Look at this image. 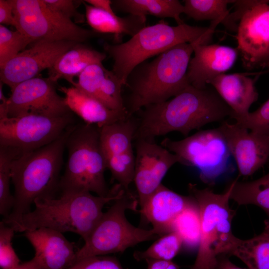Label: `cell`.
<instances>
[{"label":"cell","instance_id":"obj_1","mask_svg":"<svg viewBox=\"0 0 269 269\" xmlns=\"http://www.w3.org/2000/svg\"><path fill=\"white\" fill-rule=\"evenodd\" d=\"M144 108L134 139L154 141L172 132L185 136L212 123L223 122L233 112L213 88L188 85L171 99Z\"/></svg>","mask_w":269,"mask_h":269},{"label":"cell","instance_id":"obj_2","mask_svg":"<svg viewBox=\"0 0 269 269\" xmlns=\"http://www.w3.org/2000/svg\"><path fill=\"white\" fill-rule=\"evenodd\" d=\"M125 191L118 184L106 196L86 191L61 193L58 198L36 199L33 211L6 225L18 232L40 228L73 232L85 241L102 216L105 205L118 199Z\"/></svg>","mask_w":269,"mask_h":269},{"label":"cell","instance_id":"obj_3","mask_svg":"<svg viewBox=\"0 0 269 269\" xmlns=\"http://www.w3.org/2000/svg\"><path fill=\"white\" fill-rule=\"evenodd\" d=\"M74 126L50 143L20 154L12 161L14 205L9 215L2 219L4 223L15 221L30 211L36 199L54 197L59 189L66 142Z\"/></svg>","mask_w":269,"mask_h":269},{"label":"cell","instance_id":"obj_4","mask_svg":"<svg viewBox=\"0 0 269 269\" xmlns=\"http://www.w3.org/2000/svg\"><path fill=\"white\" fill-rule=\"evenodd\" d=\"M196 43L176 45L132 71L126 84L130 91L125 103L129 116L171 99L190 84L187 72Z\"/></svg>","mask_w":269,"mask_h":269},{"label":"cell","instance_id":"obj_5","mask_svg":"<svg viewBox=\"0 0 269 269\" xmlns=\"http://www.w3.org/2000/svg\"><path fill=\"white\" fill-rule=\"evenodd\" d=\"M219 20L209 27L191 26L185 23L171 26L161 20L146 26L128 41L119 44L105 43L104 49L113 59L112 71L126 86L128 76L147 59L183 43L208 44Z\"/></svg>","mask_w":269,"mask_h":269},{"label":"cell","instance_id":"obj_6","mask_svg":"<svg viewBox=\"0 0 269 269\" xmlns=\"http://www.w3.org/2000/svg\"><path fill=\"white\" fill-rule=\"evenodd\" d=\"M68 159L59 189L61 193L90 192L106 196L104 177L107 164L100 140V129L96 125H75L66 142Z\"/></svg>","mask_w":269,"mask_h":269},{"label":"cell","instance_id":"obj_7","mask_svg":"<svg viewBox=\"0 0 269 269\" xmlns=\"http://www.w3.org/2000/svg\"><path fill=\"white\" fill-rule=\"evenodd\" d=\"M138 203L130 191H126L104 212L83 247L79 249L76 263L89 257L123 252L140 243L159 236L153 229H144L131 224L125 216L128 209L136 211Z\"/></svg>","mask_w":269,"mask_h":269},{"label":"cell","instance_id":"obj_8","mask_svg":"<svg viewBox=\"0 0 269 269\" xmlns=\"http://www.w3.org/2000/svg\"><path fill=\"white\" fill-rule=\"evenodd\" d=\"M233 185L225 191L214 193L209 188L199 189L190 183L188 190L198 205L201 217V235L196 260L191 269H215L217 258L222 255L233 235L232 222L235 211L229 205Z\"/></svg>","mask_w":269,"mask_h":269},{"label":"cell","instance_id":"obj_9","mask_svg":"<svg viewBox=\"0 0 269 269\" xmlns=\"http://www.w3.org/2000/svg\"><path fill=\"white\" fill-rule=\"evenodd\" d=\"M161 145L178 155L180 163L195 168L202 182L214 184L231 168L232 157L218 128L200 131L179 140L163 139Z\"/></svg>","mask_w":269,"mask_h":269},{"label":"cell","instance_id":"obj_10","mask_svg":"<svg viewBox=\"0 0 269 269\" xmlns=\"http://www.w3.org/2000/svg\"><path fill=\"white\" fill-rule=\"evenodd\" d=\"M16 30L32 43L40 40H68L82 43L96 35L50 9L42 0H10Z\"/></svg>","mask_w":269,"mask_h":269},{"label":"cell","instance_id":"obj_11","mask_svg":"<svg viewBox=\"0 0 269 269\" xmlns=\"http://www.w3.org/2000/svg\"><path fill=\"white\" fill-rule=\"evenodd\" d=\"M71 113L57 117L26 115L0 119V146L15 149L20 154L47 145L74 125Z\"/></svg>","mask_w":269,"mask_h":269},{"label":"cell","instance_id":"obj_12","mask_svg":"<svg viewBox=\"0 0 269 269\" xmlns=\"http://www.w3.org/2000/svg\"><path fill=\"white\" fill-rule=\"evenodd\" d=\"M56 83L49 77L37 76L17 85L11 90L8 98V117H57L71 113L64 98L57 93Z\"/></svg>","mask_w":269,"mask_h":269},{"label":"cell","instance_id":"obj_13","mask_svg":"<svg viewBox=\"0 0 269 269\" xmlns=\"http://www.w3.org/2000/svg\"><path fill=\"white\" fill-rule=\"evenodd\" d=\"M237 50L248 69L269 65V1L254 0L241 17Z\"/></svg>","mask_w":269,"mask_h":269},{"label":"cell","instance_id":"obj_14","mask_svg":"<svg viewBox=\"0 0 269 269\" xmlns=\"http://www.w3.org/2000/svg\"><path fill=\"white\" fill-rule=\"evenodd\" d=\"M77 43L68 40H40L18 53L0 68V82L12 89L52 67L58 59Z\"/></svg>","mask_w":269,"mask_h":269},{"label":"cell","instance_id":"obj_15","mask_svg":"<svg viewBox=\"0 0 269 269\" xmlns=\"http://www.w3.org/2000/svg\"><path fill=\"white\" fill-rule=\"evenodd\" d=\"M180 162L178 155L154 141L136 139L134 182L140 207L162 184L169 169Z\"/></svg>","mask_w":269,"mask_h":269},{"label":"cell","instance_id":"obj_16","mask_svg":"<svg viewBox=\"0 0 269 269\" xmlns=\"http://www.w3.org/2000/svg\"><path fill=\"white\" fill-rule=\"evenodd\" d=\"M223 135L239 176H250L269 159V134L250 131L236 123L223 121L218 127Z\"/></svg>","mask_w":269,"mask_h":269},{"label":"cell","instance_id":"obj_17","mask_svg":"<svg viewBox=\"0 0 269 269\" xmlns=\"http://www.w3.org/2000/svg\"><path fill=\"white\" fill-rule=\"evenodd\" d=\"M193 49L194 56L189 62L187 79L199 89L205 88L210 80L231 68L238 53L237 48L230 46L199 42L194 44Z\"/></svg>","mask_w":269,"mask_h":269},{"label":"cell","instance_id":"obj_18","mask_svg":"<svg viewBox=\"0 0 269 269\" xmlns=\"http://www.w3.org/2000/svg\"><path fill=\"white\" fill-rule=\"evenodd\" d=\"M35 250L34 258L41 269H68L76 263L79 249L62 233L47 228L24 232Z\"/></svg>","mask_w":269,"mask_h":269},{"label":"cell","instance_id":"obj_19","mask_svg":"<svg viewBox=\"0 0 269 269\" xmlns=\"http://www.w3.org/2000/svg\"><path fill=\"white\" fill-rule=\"evenodd\" d=\"M72 86L96 99L111 110L128 113L122 96V89L125 86L115 73L105 68L103 64L88 66Z\"/></svg>","mask_w":269,"mask_h":269},{"label":"cell","instance_id":"obj_20","mask_svg":"<svg viewBox=\"0 0 269 269\" xmlns=\"http://www.w3.org/2000/svg\"><path fill=\"white\" fill-rule=\"evenodd\" d=\"M193 200L191 195L183 196L161 184L140 207L139 212L161 236L171 231L175 218Z\"/></svg>","mask_w":269,"mask_h":269},{"label":"cell","instance_id":"obj_21","mask_svg":"<svg viewBox=\"0 0 269 269\" xmlns=\"http://www.w3.org/2000/svg\"><path fill=\"white\" fill-rule=\"evenodd\" d=\"M255 79L244 73H223L210 80L221 98L233 112L234 120L249 113L252 105L258 99Z\"/></svg>","mask_w":269,"mask_h":269},{"label":"cell","instance_id":"obj_22","mask_svg":"<svg viewBox=\"0 0 269 269\" xmlns=\"http://www.w3.org/2000/svg\"><path fill=\"white\" fill-rule=\"evenodd\" d=\"M57 89L64 94L65 103L70 111L80 117L85 123L101 128L131 117L128 113L110 109L76 87L59 86Z\"/></svg>","mask_w":269,"mask_h":269},{"label":"cell","instance_id":"obj_23","mask_svg":"<svg viewBox=\"0 0 269 269\" xmlns=\"http://www.w3.org/2000/svg\"><path fill=\"white\" fill-rule=\"evenodd\" d=\"M106 57V53L82 43H77L48 69V77L55 82L60 79H64L73 86L76 82L74 77L79 76L89 65L102 64Z\"/></svg>","mask_w":269,"mask_h":269},{"label":"cell","instance_id":"obj_24","mask_svg":"<svg viewBox=\"0 0 269 269\" xmlns=\"http://www.w3.org/2000/svg\"><path fill=\"white\" fill-rule=\"evenodd\" d=\"M223 255L237 257L249 269H269V219L265 220L263 231L251 239L242 240L233 235Z\"/></svg>","mask_w":269,"mask_h":269},{"label":"cell","instance_id":"obj_25","mask_svg":"<svg viewBox=\"0 0 269 269\" xmlns=\"http://www.w3.org/2000/svg\"><path fill=\"white\" fill-rule=\"evenodd\" d=\"M86 20L97 33L134 36L146 26V16L129 14L120 17L83 2Z\"/></svg>","mask_w":269,"mask_h":269},{"label":"cell","instance_id":"obj_26","mask_svg":"<svg viewBox=\"0 0 269 269\" xmlns=\"http://www.w3.org/2000/svg\"><path fill=\"white\" fill-rule=\"evenodd\" d=\"M137 123L132 116L99 128L100 144L105 160L133 150L132 142Z\"/></svg>","mask_w":269,"mask_h":269},{"label":"cell","instance_id":"obj_27","mask_svg":"<svg viewBox=\"0 0 269 269\" xmlns=\"http://www.w3.org/2000/svg\"><path fill=\"white\" fill-rule=\"evenodd\" d=\"M112 7L114 10L129 14L171 18L177 25L184 23L180 18L184 6L177 0H115L112 1Z\"/></svg>","mask_w":269,"mask_h":269},{"label":"cell","instance_id":"obj_28","mask_svg":"<svg viewBox=\"0 0 269 269\" xmlns=\"http://www.w3.org/2000/svg\"><path fill=\"white\" fill-rule=\"evenodd\" d=\"M230 199L238 204H252L262 209L269 218V173L257 179L233 181Z\"/></svg>","mask_w":269,"mask_h":269},{"label":"cell","instance_id":"obj_29","mask_svg":"<svg viewBox=\"0 0 269 269\" xmlns=\"http://www.w3.org/2000/svg\"><path fill=\"white\" fill-rule=\"evenodd\" d=\"M171 231L179 235L183 245L186 248L192 250L198 248L201 235V217L194 198L175 218L172 224Z\"/></svg>","mask_w":269,"mask_h":269},{"label":"cell","instance_id":"obj_30","mask_svg":"<svg viewBox=\"0 0 269 269\" xmlns=\"http://www.w3.org/2000/svg\"><path fill=\"white\" fill-rule=\"evenodd\" d=\"M19 153L14 148L0 146V214L3 218L11 213L14 197L10 191L12 161Z\"/></svg>","mask_w":269,"mask_h":269},{"label":"cell","instance_id":"obj_31","mask_svg":"<svg viewBox=\"0 0 269 269\" xmlns=\"http://www.w3.org/2000/svg\"><path fill=\"white\" fill-rule=\"evenodd\" d=\"M184 13L196 20L215 21L226 17L229 13L228 5L232 0H185Z\"/></svg>","mask_w":269,"mask_h":269},{"label":"cell","instance_id":"obj_32","mask_svg":"<svg viewBox=\"0 0 269 269\" xmlns=\"http://www.w3.org/2000/svg\"><path fill=\"white\" fill-rule=\"evenodd\" d=\"M183 245L181 239L174 231L166 233L158 239L144 251L134 253L137 261L157 259L171 261L178 253Z\"/></svg>","mask_w":269,"mask_h":269},{"label":"cell","instance_id":"obj_33","mask_svg":"<svg viewBox=\"0 0 269 269\" xmlns=\"http://www.w3.org/2000/svg\"><path fill=\"white\" fill-rule=\"evenodd\" d=\"M29 39L16 30L0 25V68L30 44Z\"/></svg>","mask_w":269,"mask_h":269},{"label":"cell","instance_id":"obj_34","mask_svg":"<svg viewBox=\"0 0 269 269\" xmlns=\"http://www.w3.org/2000/svg\"><path fill=\"white\" fill-rule=\"evenodd\" d=\"M14 229L2 221L0 223V266L9 269L18 266L19 259L12 246Z\"/></svg>","mask_w":269,"mask_h":269},{"label":"cell","instance_id":"obj_35","mask_svg":"<svg viewBox=\"0 0 269 269\" xmlns=\"http://www.w3.org/2000/svg\"><path fill=\"white\" fill-rule=\"evenodd\" d=\"M235 120L251 131L269 134V99L256 111Z\"/></svg>","mask_w":269,"mask_h":269},{"label":"cell","instance_id":"obj_36","mask_svg":"<svg viewBox=\"0 0 269 269\" xmlns=\"http://www.w3.org/2000/svg\"><path fill=\"white\" fill-rule=\"evenodd\" d=\"M52 10L60 16L72 20L75 23H83L86 20L85 15L77 9L75 1L72 0H42ZM73 21V20H72Z\"/></svg>","mask_w":269,"mask_h":269},{"label":"cell","instance_id":"obj_37","mask_svg":"<svg viewBox=\"0 0 269 269\" xmlns=\"http://www.w3.org/2000/svg\"><path fill=\"white\" fill-rule=\"evenodd\" d=\"M68 269H125L113 257L94 256L82 259Z\"/></svg>","mask_w":269,"mask_h":269},{"label":"cell","instance_id":"obj_38","mask_svg":"<svg viewBox=\"0 0 269 269\" xmlns=\"http://www.w3.org/2000/svg\"><path fill=\"white\" fill-rule=\"evenodd\" d=\"M0 23L15 28L16 21L10 0H0Z\"/></svg>","mask_w":269,"mask_h":269},{"label":"cell","instance_id":"obj_39","mask_svg":"<svg viewBox=\"0 0 269 269\" xmlns=\"http://www.w3.org/2000/svg\"><path fill=\"white\" fill-rule=\"evenodd\" d=\"M147 269H179V266L172 261L147 259Z\"/></svg>","mask_w":269,"mask_h":269},{"label":"cell","instance_id":"obj_40","mask_svg":"<svg viewBox=\"0 0 269 269\" xmlns=\"http://www.w3.org/2000/svg\"><path fill=\"white\" fill-rule=\"evenodd\" d=\"M84 1L99 9L111 13H116L112 7V1L110 0H85Z\"/></svg>","mask_w":269,"mask_h":269},{"label":"cell","instance_id":"obj_41","mask_svg":"<svg viewBox=\"0 0 269 269\" xmlns=\"http://www.w3.org/2000/svg\"><path fill=\"white\" fill-rule=\"evenodd\" d=\"M215 269H244L240 268L230 261L227 255H221L217 258Z\"/></svg>","mask_w":269,"mask_h":269},{"label":"cell","instance_id":"obj_42","mask_svg":"<svg viewBox=\"0 0 269 269\" xmlns=\"http://www.w3.org/2000/svg\"><path fill=\"white\" fill-rule=\"evenodd\" d=\"M3 83L0 82V119L8 117V98H6L2 90Z\"/></svg>","mask_w":269,"mask_h":269},{"label":"cell","instance_id":"obj_43","mask_svg":"<svg viewBox=\"0 0 269 269\" xmlns=\"http://www.w3.org/2000/svg\"><path fill=\"white\" fill-rule=\"evenodd\" d=\"M9 269H41L40 265L33 257L31 260L19 264L17 267Z\"/></svg>","mask_w":269,"mask_h":269}]
</instances>
